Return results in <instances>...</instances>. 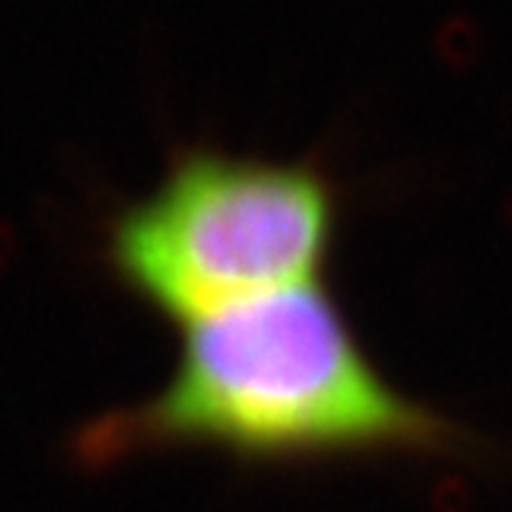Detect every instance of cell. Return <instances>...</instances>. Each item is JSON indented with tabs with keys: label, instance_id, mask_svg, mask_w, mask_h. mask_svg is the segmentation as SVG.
<instances>
[{
	"label": "cell",
	"instance_id": "cell-1",
	"mask_svg": "<svg viewBox=\"0 0 512 512\" xmlns=\"http://www.w3.org/2000/svg\"><path fill=\"white\" fill-rule=\"evenodd\" d=\"M458 444L450 421L376 367L319 279L188 322L165 382L89 421L74 450L106 467L171 447L305 461Z\"/></svg>",
	"mask_w": 512,
	"mask_h": 512
},
{
	"label": "cell",
	"instance_id": "cell-2",
	"mask_svg": "<svg viewBox=\"0 0 512 512\" xmlns=\"http://www.w3.org/2000/svg\"><path fill=\"white\" fill-rule=\"evenodd\" d=\"M336 217L316 165L191 146L114 217L106 262L140 302L188 325L319 282Z\"/></svg>",
	"mask_w": 512,
	"mask_h": 512
}]
</instances>
